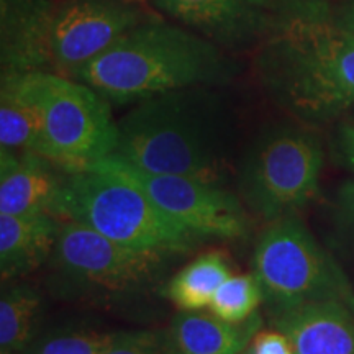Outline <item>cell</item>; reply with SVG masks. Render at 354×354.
I'll list each match as a JSON object with an SVG mask.
<instances>
[{
  "mask_svg": "<svg viewBox=\"0 0 354 354\" xmlns=\"http://www.w3.org/2000/svg\"><path fill=\"white\" fill-rule=\"evenodd\" d=\"M51 0H0L2 73H51Z\"/></svg>",
  "mask_w": 354,
  "mask_h": 354,
  "instance_id": "cell-12",
  "label": "cell"
},
{
  "mask_svg": "<svg viewBox=\"0 0 354 354\" xmlns=\"http://www.w3.org/2000/svg\"><path fill=\"white\" fill-rule=\"evenodd\" d=\"M264 304L263 287L254 272L232 274L218 287L209 305L214 315L232 323H241L258 312Z\"/></svg>",
  "mask_w": 354,
  "mask_h": 354,
  "instance_id": "cell-20",
  "label": "cell"
},
{
  "mask_svg": "<svg viewBox=\"0 0 354 354\" xmlns=\"http://www.w3.org/2000/svg\"><path fill=\"white\" fill-rule=\"evenodd\" d=\"M261 328L259 312L241 323L227 322L202 310L179 312L169 325L179 354H240Z\"/></svg>",
  "mask_w": 354,
  "mask_h": 354,
  "instance_id": "cell-17",
  "label": "cell"
},
{
  "mask_svg": "<svg viewBox=\"0 0 354 354\" xmlns=\"http://www.w3.org/2000/svg\"><path fill=\"white\" fill-rule=\"evenodd\" d=\"M61 220L55 215L0 214V276L15 281L48 264Z\"/></svg>",
  "mask_w": 354,
  "mask_h": 354,
  "instance_id": "cell-15",
  "label": "cell"
},
{
  "mask_svg": "<svg viewBox=\"0 0 354 354\" xmlns=\"http://www.w3.org/2000/svg\"><path fill=\"white\" fill-rule=\"evenodd\" d=\"M248 2L282 20L310 15V13L330 12L326 0H248Z\"/></svg>",
  "mask_w": 354,
  "mask_h": 354,
  "instance_id": "cell-23",
  "label": "cell"
},
{
  "mask_svg": "<svg viewBox=\"0 0 354 354\" xmlns=\"http://www.w3.org/2000/svg\"><path fill=\"white\" fill-rule=\"evenodd\" d=\"M269 320L295 354H354V312L346 300L307 304Z\"/></svg>",
  "mask_w": 354,
  "mask_h": 354,
  "instance_id": "cell-14",
  "label": "cell"
},
{
  "mask_svg": "<svg viewBox=\"0 0 354 354\" xmlns=\"http://www.w3.org/2000/svg\"><path fill=\"white\" fill-rule=\"evenodd\" d=\"M232 274V264L223 253H203L169 277L161 289L162 297L180 312L202 310L209 307L215 292Z\"/></svg>",
  "mask_w": 354,
  "mask_h": 354,
  "instance_id": "cell-18",
  "label": "cell"
},
{
  "mask_svg": "<svg viewBox=\"0 0 354 354\" xmlns=\"http://www.w3.org/2000/svg\"><path fill=\"white\" fill-rule=\"evenodd\" d=\"M240 354H241V353H240Z\"/></svg>",
  "mask_w": 354,
  "mask_h": 354,
  "instance_id": "cell-29",
  "label": "cell"
},
{
  "mask_svg": "<svg viewBox=\"0 0 354 354\" xmlns=\"http://www.w3.org/2000/svg\"><path fill=\"white\" fill-rule=\"evenodd\" d=\"M41 313V294L30 284L2 287L0 295V348L21 354L35 342Z\"/></svg>",
  "mask_w": 354,
  "mask_h": 354,
  "instance_id": "cell-19",
  "label": "cell"
},
{
  "mask_svg": "<svg viewBox=\"0 0 354 354\" xmlns=\"http://www.w3.org/2000/svg\"><path fill=\"white\" fill-rule=\"evenodd\" d=\"M333 19L339 25H343L344 28L354 32V0H344L342 7L336 10V13H333Z\"/></svg>",
  "mask_w": 354,
  "mask_h": 354,
  "instance_id": "cell-27",
  "label": "cell"
},
{
  "mask_svg": "<svg viewBox=\"0 0 354 354\" xmlns=\"http://www.w3.org/2000/svg\"><path fill=\"white\" fill-rule=\"evenodd\" d=\"M43 133L39 156L66 172L84 171L115 153L118 122L110 102L77 79L37 73Z\"/></svg>",
  "mask_w": 354,
  "mask_h": 354,
  "instance_id": "cell-8",
  "label": "cell"
},
{
  "mask_svg": "<svg viewBox=\"0 0 354 354\" xmlns=\"http://www.w3.org/2000/svg\"><path fill=\"white\" fill-rule=\"evenodd\" d=\"M145 21L131 0H66L56 3L51 26V73L76 79L123 35Z\"/></svg>",
  "mask_w": 354,
  "mask_h": 354,
  "instance_id": "cell-10",
  "label": "cell"
},
{
  "mask_svg": "<svg viewBox=\"0 0 354 354\" xmlns=\"http://www.w3.org/2000/svg\"><path fill=\"white\" fill-rule=\"evenodd\" d=\"M117 331L59 330L37 339L21 354H105Z\"/></svg>",
  "mask_w": 354,
  "mask_h": 354,
  "instance_id": "cell-21",
  "label": "cell"
},
{
  "mask_svg": "<svg viewBox=\"0 0 354 354\" xmlns=\"http://www.w3.org/2000/svg\"><path fill=\"white\" fill-rule=\"evenodd\" d=\"M212 88H180L138 102L118 122L115 156L153 174L223 185L233 165L234 123Z\"/></svg>",
  "mask_w": 354,
  "mask_h": 354,
  "instance_id": "cell-1",
  "label": "cell"
},
{
  "mask_svg": "<svg viewBox=\"0 0 354 354\" xmlns=\"http://www.w3.org/2000/svg\"><path fill=\"white\" fill-rule=\"evenodd\" d=\"M322 167L323 148L313 133L292 125L269 127L236 162L238 197L266 223L297 215L318 196Z\"/></svg>",
  "mask_w": 354,
  "mask_h": 354,
  "instance_id": "cell-6",
  "label": "cell"
},
{
  "mask_svg": "<svg viewBox=\"0 0 354 354\" xmlns=\"http://www.w3.org/2000/svg\"><path fill=\"white\" fill-rule=\"evenodd\" d=\"M336 218L339 228L354 241V179L342 185L336 198Z\"/></svg>",
  "mask_w": 354,
  "mask_h": 354,
  "instance_id": "cell-25",
  "label": "cell"
},
{
  "mask_svg": "<svg viewBox=\"0 0 354 354\" xmlns=\"http://www.w3.org/2000/svg\"><path fill=\"white\" fill-rule=\"evenodd\" d=\"M154 3L223 50L258 48L282 21L248 0H154Z\"/></svg>",
  "mask_w": 354,
  "mask_h": 354,
  "instance_id": "cell-11",
  "label": "cell"
},
{
  "mask_svg": "<svg viewBox=\"0 0 354 354\" xmlns=\"http://www.w3.org/2000/svg\"><path fill=\"white\" fill-rule=\"evenodd\" d=\"M64 176L39 154L0 149V214L53 215Z\"/></svg>",
  "mask_w": 354,
  "mask_h": 354,
  "instance_id": "cell-13",
  "label": "cell"
},
{
  "mask_svg": "<svg viewBox=\"0 0 354 354\" xmlns=\"http://www.w3.org/2000/svg\"><path fill=\"white\" fill-rule=\"evenodd\" d=\"M105 354H179L169 328L117 331Z\"/></svg>",
  "mask_w": 354,
  "mask_h": 354,
  "instance_id": "cell-22",
  "label": "cell"
},
{
  "mask_svg": "<svg viewBox=\"0 0 354 354\" xmlns=\"http://www.w3.org/2000/svg\"><path fill=\"white\" fill-rule=\"evenodd\" d=\"M41 133L43 117L37 73H2L0 149L39 154Z\"/></svg>",
  "mask_w": 354,
  "mask_h": 354,
  "instance_id": "cell-16",
  "label": "cell"
},
{
  "mask_svg": "<svg viewBox=\"0 0 354 354\" xmlns=\"http://www.w3.org/2000/svg\"><path fill=\"white\" fill-rule=\"evenodd\" d=\"M346 304L349 305V307H351V310L354 312V294H353V290L351 292H348V295H346Z\"/></svg>",
  "mask_w": 354,
  "mask_h": 354,
  "instance_id": "cell-28",
  "label": "cell"
},
{
  "mask_svg": "<svg viewBox=\"0 0 354 354\" xmlns=\"http://www.w3.org/2000/svg\"><path fill=\"white\" fill-rule=\"evenodd\" d=\"M53 215L86 225L135 250L179 256L202 243L159 209L140 185L104 161L66 172Z\"/></svg>",
  "mask_w": 354,
  "mask_h": 354,
  "instance_id": "cell-4",
  "label": "cell"
},
{
  "mask_svg": "<svg viewBox=\"0 0 354 354\" xmlns=\"http://www.w3.org/2000/svg\"><path fill=\"white\" fill-rule=\"evenodd\" d=\"M241 354H295L290 339L279 330L261 328Z\"/></svg>",
  "mask_w": 354,
  "mask_h": 354,
  "instance_id": "cell-24",
  "label": "cell"
},
{
  "mask_svg": "<svg viewBox=\"0 0 354 354\" xmlns=\"http://www.w3.org/2000/svg\"><path fill=\"white\" fill-rule=\"evenodd\" d=\"M172 256L135 250L77 221L61 220L46 266L56 294L102 305L125 302L151 290Z\"/></svg>",
  "mask_w": 354,
  "mask_h": 354,
  "instance_id": "cell-5",
  "label": "cell"
},
{
  "mask_svg": "<svg viewBox=\"0 0 354 354\" xmlns=\"http://www.w3.org/2000/svg\"><path fill=\"white\" fill-rule=\"evenodd\" d=\"M269 318L322 300L346 299L349 284L297 215L268 223L253 253Z\"/></svg>",
  "mask_w": 354,
  "mask_h": 354,
  "instance_id": "cell-7",
  "label": "cell"
},
{
  "mask_svg": "<svg viewBox=\"0 0 354 354\" xmlns=\"http://www.w3.org/2000/svg\"><path fill=\"white\" fill-rule=\"evenodd\" d=\"M254 71L274 104L305 123L354 109V32L331 12L284 19L256 50Z\"/></svg>",
  "mask_w": 354,
  "mask_h": 354,
  "instance_id": "cell-2",
  "label": "cell"
},
{
  "mask_svg": "<svg viewBox=\"0 0 354 354\" xmlns=\"http://www.w3.org/2000/svg\"><path fill=\"white\" fill-rule=\"evenodd\" d=\"M336 151H338L339 161L354 172V117L339 127L338 136H336Z\"/></svg>",
  "mask_w": 354,
  "mask_h": 354,
  "instance_id": "cell-26",
  "label": "cell"
},
{
  "mask_svg": "<svg viewBox=\"0 0 354 354\" xmlns=\"http://www.w3.org/2000/svg\"><path fill=\"white\" fill-rule=\"evenodd\" d=\"M148 194L162 212L196 236L205 240H241L250 234L248 209L236 194L216 185L176 174H153L110 154L102 159Z\"/></svg>",
  "mask_w": 354,
  "mask_h": 354,
  "instance_id": "cell-9",
  "label": "cell"
},
{
  "mask_svg": "<svg viewBox=\"0 0 354 354\" xmlns=\"http://www.w3.org/2000/svg\"><path fill=\"white\" fill-rule=\"evenodd\" d=\"M240 64L227 50L169 21L145 20L79 71L76 79L127 105L189 87L227 86Z\"/></svg>",
  "mask_w": 354,
  "mask_h": 354,
  "instance_id": "cell-3",
  "label": "cell"
}]
</instances>
